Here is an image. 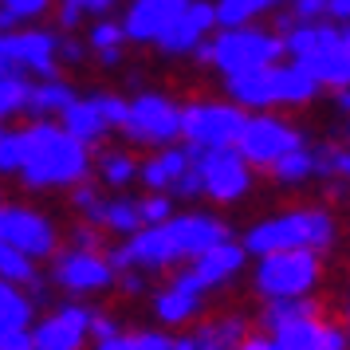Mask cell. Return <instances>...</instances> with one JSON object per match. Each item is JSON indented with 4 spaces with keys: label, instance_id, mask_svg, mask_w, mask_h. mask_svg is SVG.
I'll return each instance as SVG.
<instances>
[{
    "label": "cell",
    "instance_id": "15",
    "mask_svg": "<svg viewBox=\"0 0 350 350\" xmlns=\"http://www.w3.org/2000/svg\"><path fill=\"white\" fill-rule=\"evenodd\" d=\"M0 44L8 51V59L24 75L48 79L55 75V36L44 28H24V32H0Z\"/></svg>",
    "mask_w": 350,
    "mask_h": 350
},
{
    "label": "cell",
    "instance_id": "49",
    "mask_svg": "<svg viewBox=\"0 0 350 350\" xmlns=\"http://www.w3.org/2000/svg\"><path fill=\"white\" fill-rule=\"evenodd\" d=\"M55 24H59V28H64V32H75V28H79L83 24V12L79 8H75V4H59V16H55Z\"/></svg>",
    "mask_w": 350,
    "mask_h": 350
},
{
    "label": "cell",
    "instance_id": "24",
    "mask_svg": "<svg viewBox=\"0 0 350 350\" xmlns=\"http://www.w3.org/2000/svg\"><path fill=\"white\" fill-rule=\"evenodd\" d=\"M268 334L275 338L280 350H319L323 323H319V315H295V319H287V323H275Z\"/></svg>",
    "mask_w": 350,
    "mask_h": 350
},
{
    "label": "cell",
    "instance_id": "6",
    "mask_svg": "<svg viewBox=\"0 0 350 350\" xmlns=\"http://www.w3.org/2000/svg\"><path fill=\"white\" fill-rule=\"evenodd\" d=\"M248 111L237 103H189L181 107V138L189 150H224L237 146Z\"/></svg>",
    "mask_w": 350,
    "mask_h": 350
},
{
    "label": "cell",
    "instance_id": "30",
    "mask_svg": "<svg viewBox=\"0 0 350 350\" xmlns=\"http://www.w3.org/2000/svg\"><path fill=\"white\" fill-rule=\"evenodd\" d=\"M95 350H174V338L165 331H134V334H111Z\"/></svg>",
    "mask_w": 350,
    "mask_h": 350
},
{
    "label": "cell",
    "instance_id": "46",
    "mask_svg": "<svg viewBox=\"0 0 350 350\" xmlns=\"http://www.w3.org/2000/svg\"><path fill=\"white\" fill-rule=\"evenodd\" d=\"M87 334H91L95 342H103V338H111V334H118V323H114L111 315H98V311H91V323H87Z\"/></svg>",
    "mask_w": 350,
    "mask_h": 350
},
{
    "label": "cell",
    "instance_id": "48",
    "mask_svg": "<svg viewBox=\"0 0 350 350\" xmlns=\"http://www.w3.org/2000/svg\"><path fill=\"white\" fill-rule=\"evenodd\" d=\"M319 350H347V331H342V327H331V323H323Z\"/></svg>",
    "mask_w": 350,
    "mask_h": 350
},
{
    "label": "cell",
    "instance_id": "53",
    "mask_svg": "<svg viewBox=\"0 0 350 350\" xmlns=\"http://www.w3.org/2000/svg\"><path fill=\"white\" fill-rule=\"evenodd\" d=\"M142 280L146 275L138 268H126L122 271V291H126V295H138V291H142Z\"/></svg>",
    "mask_w": 350,
    "mask_h": 350
},
{
    "label": "cell",
    "instance_id": "8",
    "mask_svg": "<svg viewBox=\"0 0 350 350\" xmlns=\"http://www.w3.org/2000/svg\"><path fill=\"white\" fill-rule=\"evenodd\" d=\"M189 154H193V170L201 177V193H208L213 201L232 205L252 189V165L240 158L232 146H224V150H189Z\"/></svg>",
    "mask_w": 350,
    "mask_h": 350
},
{
    "label": "cell",
    "instance_id": "40",
    "mask_svg": "<svg viewBox=\"0 0 350 350\" xmlns=\"http://www.w3.org/2000/svg\"><path fill=\"white\" fill-rule=\"evenodd\" d=\"M91 98L98 103V111H103V118L111 122V130L122 126V114H126V103H122V98L118 95H91Z\"/></svg>",
    "mask_w": 350,
    "mask_h": 350
},
{
    "label": "cell",
    "instance_id": "23",
    "mask_svg": "<svg viewBox=\"0 0 350 350\" xmlns=\"http://www.w3.org/2000/svg\"><path fill=\"white\" fill-rule=\"evenodd\" d=\"M319 95V83L295 64H275V107H303Z\"/></svg>",
    "mask_w": 350,
    "mask_h": 350
},
{
    "label": "cell",
    "instance_id": "2",
    "mask_svg": "<svg viewBox=\"0 0 350 350\" xmlns=\"http://www.w3.org/2000/svg\"><path fill=\"white\" fill-rule=\"evenodd\" d=\"M20 134V170L28 189H64V185H79L87 170H91V146L75 142L64 126L51 122H36Z\"/></svg>",
    "mask_w": 350,
    "mask_h": 350
},
{
    "label": "cell",
    "instance_id": "50",
    "mask_svg": "<svg viewBox=\"0 0 350 350\" xmlns=\"http://www.w3.org/2000/svg\"><path fill=\"white\" fill-rule=\"evenodd\" d=\"M67 4H75L83 16H103V12H111L118 0H67Z\"/></svg>",
    "mask_w": 350,
    "mask_h": 350
},
{
    "label": "cell",
    "instance_id": "45",
    "mask_svg": "<svg viewBox=\"0 0 350 350\" xmlns=\"http://www.w3.org/2000/svg\"><path fill=\"white\" fill-rule=\"evenodd\" d=\"M0 350H36L32 334L16 331V327H0Z\"/></svg>",
    "mask_w": 350,
    "mask_h": 350
},
{
    "label": "cell",
    "instance_id": "42",
    "mask_svg": "<svg viewBox=\"0 0 350 350\" xmlns=\"http://www.w3.org/2000/svg\"><path fill=\"white\" fill-rule=\"evenodd\" d=\"M174 350H232V347H221V342H217V338H208L205 331H193V334L174 338Z\"/></svg>",
    "mask_w": 350,
    "mask_h": 350
},
{
    "label": "cell",
    "instance_id": "47",
    "mask_svg": "<svg viewBox=\"0 0 350 350\" xmlns=\"http://www.w3.org/2000/svg\"><path fill=\"white\" fill-rule=\"evenodd\" d=\"M174 193H181V197H197V193H201V177L193 170V158H189V165H185V174L174 181Z\"/></svg>",
    "mask_w": 350,
    "mask_h": 350
},
{
    "label": "cell",
    "instance_id": "37",
    "mask_svg": "<svg viewBox=\"0 0 350 350\" xmlns=\"http://www.w3.org/2000/svg\"><path fill=\"white\" fill-rule=\"evenodd\" d=\"M48 8H51V0H0V12H4V16H12V24L44 16Z\"/></svg>",
    "mask_w": 350,
    "mask_h": 350
},
{
    "label": "cell",
    "instance_id": "11",
    "mask_svg": "<svg viewBox=\"0 0 350 350\" xmlns=\"http://www.w3.org/2000/svg\"><path fill=\"white\" fill-rule=\"evenodd\" d=\"M0 240L12 244L16 252L32 256V260H44V256H55V224L40 213V208L28 205H0Z\"/></svg>",
    "mask_w": 350,
    "mask_h": 350
},
{
    "label": "cell",
    "instance_id": "3",
    "mask_svg": "<svg viewBox=\"0 0 350 350\" xmlns=\"http://www.w3.org/2000/svg\"><path fill=\"white\" fill-rule=\"evenodd\" d=\"M331 244H334V217L327 208H291V213L252 224L240 248L248 256H268V252H284V248L327 252Z\"/></svg>",
    "mask_w": 350,
    "mask_h": 350
},
{
    "label": "cell",
    "instance_id": "19",
    "mask_svg": "<svg viewBox=\"0 0 350 350\" xmlns=\"http://www.w3.org/2000/svg\"><path fill=\"white\" fill-rule=\"evenodd\" d=\"M59 122H64V130L75 138V142H83V146H95V142H103V138L111 134V122L103 118V111H98L95 98H79V95H75L64 107Z\"/></svg>",
    "mask_w": 350,
    "mask_h": 350
},
{
    "label": "cell",
    "instance_id": "44",
    "mask_svg": "<svg viewBox=\"0 0 350 350\" xmlns=\"http://www.w3.org/2000/svg\"><path fill=\"white\" fill-rule=\"evenodd\" d=\"M327 0H291V20H323Z\"/></svg>",
    "mask_w": 350,
    "mask_h": 350
},
{
    "label": "cell",
    "instance_id": "36",
    "mask_svg": "<svg viewBox=\"0 0 350 350\" xmlns=\"http://www.w3.org/2000/svg\"><path fill=\"white\" fill-rule=\"evenodd\" d=\"M138 217H142V224H161L174 217V201L165 197V193H150V197H142L138 201Z\"/></svg>",
    "mask_w": 350,
    "mask_h": 350
},
{
    "label": "cell",
    "instance_id": "25",
    "mask_svg": "<svg viewBox=\"0 0 350 350\" xmlns=\"http://www.w3.org/2000/svg\"><path fill=\"white\" fill-rule=\"evenodd\" d=\"M284 0H217L213 4V16L221 28H244V24H252V20L268 16L271 8H280Z\"/></svg>",
    "mask_w": 350,
    "mask_h": 350
},
{
    "label": "cell",
    "instance_id": "7",
    "mask_svg": "<svg viewBox=\"0 0 350 350\" xmlns=\"http://www.w3.org/2000/svg\"><path fill=\"white\" fill-rule=\"evenodd\" d=\"M122 134H126L130 142L138 146H174V138H181V107L170 103L165 95H154V91H146L138 95L134 103H126V114H122Z\"/></svg>",
    "mask_w": 350,
    "mask_h": 350
},
{
    "label": "cell",
    "instance_id": "38",
    "mask_svg": "<svg viewBox=\"0 0 350 350\" xmlns=\"http://www.w3.org/2000/svg\"><path fill=\"white\" fill-rule=\"evenodd\" d=\"M71 201H75V208L83 213V221H87V224H98V217H103V197H98L91 185H83V181H79Z\"/></svg>",
    "mask_w": 350,
    "mask_h": 350
},
{
    "label": "cell",
    "instance_id": "4",
    "mask_svg": "<svg viewBox=\"0 0 350 350\" xmlns=\"http://www.w3.org/2000/svg\"><path fill=\"white\" fill-rule=\"evenodd\" d=\"M193 55L201 64H217L228 75H240V71H256V67H268L284 55V40L275 32H260L252 24L244 28H224L217 40H201Z\"/></svg>",
    "mask_w": 350,
    "mask_h": 350
},
{
    "label": "cell",
    "instance_id": "13",
    "mask_svg": "<svg viewBox=\"0 0 350 350\" xmlns=\"http://www.w3.org/2000/svg\"><path fill=\"white\" fill-rule=\"evenodd\" d=\"M87 323H91V307L64 303L48 319H40L36 327H28V334H32L36 350H83V342H87Z\"/></svg>",
    "mask_w": 350,
    "mask_h": 350
},
{
    "label": "cell",
    "instance_id": "29",
    "mask_svg": "<svg viewBox=\"0 0 350 350\" xmlns=\"http://www.w3.org/2000/svg\"><path fill=\"white\" fill-rule=\"evenodd\" d=\"M98 228H111L118 237H130L142 228V217H138V201L130 197H114V201H103V217H98Z\"/></svg>",
    "mask_w": 350,
    "mask_h": 350
},
{
    "label": "cell",
    "instance_id": "17",
    "mask_svg": "<svg viewBox=\"0 0 350 350\" xmlns=\"http://www.w3.org/2000/svg\"><path fill=\"white\" fill-rule=\"evenodd\" d=\"M189 0H134L122 16V32L134 44H158V36L181 16Z\"/></svg>",
    "mask_w": 350,
    "mask_h": 350
},
{
    "label": "cell",
    "instance_id": "32",
    "mask_svg": "<svg viewBox=\"0 0 350 350\" xmlns=\"http://www.w3.org/2000/svg\"><path fill=\"white\" fill-rule=\"evenodd\" d=\"M311 161H315V177H331V181L347 177V170H350V154H347V146H338V142L311 146Z\"/></svg>",
    "mask_w": 350,
    "mask_h": 350
},
{
    "label": "cell",
    "instance_id": "41",
    "mask_svg": "<svg viewBox=\"0 0 350 350\" xmlns=\"http://www.w3.org/2000/svg\"><path fill=\"white\" fill-rule=\"evenodd\" d=\"M83 55H87V44L75 40V36H55V59H64V64H83Z\"/></svg>",
    "mask_w": 350,
    "mask_h": 350
},
{
    "label": "cell",
    "instance_id": "54",
    "mask_svg": "<svg viewBox=\"0 0 350 350\" xmlns=\"http://www.w3.org/2000/svg\"><path fill=\"white\" fill-rule=\"evenodd\" d=\"M16 67H12V59H8V51H4V44H0V75H12Z\"/></svg>",
    "mask_w": 350,
    "mask_h": 350
},
{
    "label": "cell",
    "instance_id": "1",
    "mask_svg": "<svg viewBox=\"0 0 350 350\" xmlns=\"http://www.w3.org/2000/svg\"><path fill=\"white\" fill-rule=\"evenodd\" d=\"M228 240V224L217 221L213 213H185V217H170L161 224H142L138 232H130L122 248H111V268L114 271H161L170 264L193 260L205 248Z\"/></svg>",
    "mask_w": 350,
    "mask_h": 350
},
{
    "label": "cell",
    "instance_id": "28",
    "mask_svg": "<svg viewBox=\"0 0 350 350\" xmlns=\"http://www.w3.org/2000/svg\"><path fill=\"white\" fill-rule=\"evenodd\" d=\"M268 170H271V177H275L280 185H303V181L315 177V161H311V150H307V146H295L291 154L271 161Z\"/></svg>",
    "mask_w": 350,
    "mask_h": 350
},
{
    "label": "cell",
    "instance_id": "39",
    "mask_svg": "<svg viewBox=\"0 0 350 350\" xmlns=\"http://www.w3.org/2000/svg\"><path fill=\"white\" fill-rule=\"evenodd\" d=\"M16 170H20V134L0 130V174H16Z\"/></svg>",
    "mask_w": 350,
    "mask_h": 350
},
{
    "label": "cell",
    "instance_id": "31",
    "mask_svg": "<svg viewBox=\"0 0 350 350\" xmlns=\"http://www.w3.org/2000/svg\"><path fill=\"white\" fill-rule=\"evenodd\" d=\"M28 91H32V79L24 71H12V75H0V122L12 118L28 107Z\"/></svg>",
    "mask_w": 350,
    "mask_h": 350
},
{
    "label": "cell",
    "instance_id": "9",
    "mask_svg": "<svg viewBox=\"0 0 350 350\" xmlns=\"http://www.w3.org/2000/svg\"><path fill=\"white\" fill-rule=\"evenodd\" d=\"M295 146H303V134L291 126V122L275 118V114H248L232 150H237L248 165H264V170H268L271 161L291 154Z\"/></svg>",
    "mask_w": 350,
    "mask_h": 350
},
{
    "label": "cell",
    "instance_id": "14",
    "mask_svg": "<svg viewBox=\"0 0 350 350\" xmlns=\"http://www.w3.org/2000/svg\"><path fill=\"white\" fill-rule=\"evenodd\" d=\"M291 64L303 67L319 87H334V91L347 87V79H350V36H347V28L331 24L327 40L315 51H307L303 59H291Z\"/></svg>",
    "mask_w": 350,
    "mask_h": 350
},
{
    "label": "cell",
    "instance_id": "21",
    "mask_svg": "<svg viewBox=\"0 0 350 350\" xmlns=\"http://www.w3.org/2000/svg\"><path fill=\"white\" fill-rule=\"evenodd\" d=\"M197 311H201V295L181 284L161 287L158 295H154V315L165 327H185L189 319H197Z\"/></svg>",
    "mask_w": 350,
    "mask_h": 350
},
{
    "label": "cell",
    "instance_id": "34",
    "mask_svg": "<svg viewBox=\"0 0 350 350\" xmlns=\"http://www.w3.org/2000/svg\"><path fill=\"white\" fill-rule=\"evenodd\" d=\"M98 174H103V181H107V185H114V189H126L130 181L138 177V161L130 158V154L111 150V154H103V161H98Z\"/></svg>",
    "mask_w": 350,
    "mask_h": 350
},
{
    "label": "cell",
    "instance_id": "33",
    "mask_svg": "<svg viewBox=\"0 0 350 350\" xmlns=\"http://www.w3.org/2000/svg\"><path fill=\"white\" fill-rule=\"evenodd\" d=\"M0 280H8V284H16V287H28L36 280V260L0 240Z\"/></svg>",
    "mask_w": 350,
    "mask_h": 350
},
{
    "label": "cell",
    "instance_id": "20",
    "mask_svg": "<svg viewBox=\"0 0 350 350\" xmlns=\"http://www.w3.org/2000/svg\"><path fill=\"white\" fill-rule=\"evenodd\" d=\"M189 146L181 150V146H161V154H154L150 161L138 165V177H142V185L150 193H165L174 189V181L185 174V165H189Z\"/></svg>",
    "mask_w": 350,
    "mask_h": 350
},
{
    "label": "cell",
    "instance_id": "5",
    "mask_svg": "<svg viewBox=\"0 0 350 350\" xmlns=\"http://www.w3.org/2000/svg\"><path fill=\"white\" fill-rule=\"evenodd\" d=\"M323 275V260L311 248H284L268 252L256 264V291L264 299H299L311 295Z\"/></svg>",
    "mask_w": 350,
    "mask_h": 350
},
{
    "label": "cell",
    "instance_id": "26",
    "mask_svg": "<svg viewBox=\"0 0 350 350\" xmlns=\"http://www.w3.org/2000/svg\"><path fill=\"white\" fill-rule=\"evenodd\" d=\"M32 315H36L32 299H28V295H24L16 284L0 280V327H16V331H28V327H32Z\"/></svg>",
    "mask_w": 350,
    "mask_h": 350
},
{
    "label": "cell",
    "instance_id": "27",
    "mask_svg": "<svg viewBox=\"0 0 350 350\" xmlns=\"http://www.w3.org/2000/svg\"><path fill=\"white\" fill-rule=\"evenodd\" d=\"M122 44H126V32L118 20H98L91 28V40H87V51H98V59L107 67H114L122 59Z\"/></svg>",
    "mask_w": 350,
    "mask_h": 350
},
{
    "label": "cell",
    "instance_id": "22",
    "mask_svg": "<svg viewBox=\"0 0 350 350\" xmlns=\"http://www.w3.org/2000/svg\"><path fill=\"white\" fill-rule=\"evenodd\" d=\"M75 98V87L64 79H55V75H48V79L32 83V91H28V107L24 111L32 114V118H55V114H64V107Z\"/></svg>",
    "mask_w": 350,
    "mask_h": 350
},
{
    "label": "cell",
    "instance_id": "35",
    "mask_svg": "<svg viewBox=\"0 0 350 350\" xmlns=\"http://www.w3.org/2000/svg\"><path fill=\"white\" fill-rule=\"evenodd\" d=\"M201 331H205L208 338H217L221 347H232V350H237V342L248 334V323H244L240 315H224V319H213V323H205Z\"/></svg>",
    "mask_w": 350,
    "mask_h": 350
},
{
    "label": "cell",
    "instance_id": "10",
    "mask_svg": "<svg viewBox=\"0 0 350 350\" xmlns=\"http://www.w3.org/2000/svg\"><path fill=\"white\" fill-rule=\"evenodd\" d=\"M118 280L111 260L103 252H87V248H71V252L51 256V284L71 291V295H95Z\"/></svg>",
    "mask_w": 350,
    "mask_h": 350
},
{
    "label": "cell",
    "instance_id": "12",
    "mask_svg": "<svg viewBox=\"0 0 350 350\" xmlns=\"http://www.w3.org/2000/svg\"><path fill=\"white\" fill-rule=\"evenodd\" d=\"M244 260H248V252H244L237 240L228 237V240H221V244L205 248L201 256H193L189 268L174 275V284L189 287V291H197V295H205L208 287L228 284V280H232V275L244 268Z\"/></svg>",
    "mask_w": 350,
    "mask_h": 350
},
{
    "label": "cell",
    "instance_id": "43",
    "mask_svg": "<svg viewBox=\"0 0 350 350\" xmlns=\"http://www.w3.org/2000/svg\"><path fill=\"white\" fill-rule=\"evenodd\" d=\"M71 244H75V248H87V252H98V248H103V237H98V224H87V221H83L79 228L71 232Z\"/></svg>",
    "mask_w": 350,
    "mask_h": 350
},
{
    "label": "cell",
    "instance_id": "51",
    "mask_svg": "<svg viewBox=\"0 0 350 350\" xmlns=\"http://www.w3.org/2000/svg\"><path fill=\"white\" fill-rule=\"evenodd\" d=\"M237 350H280V347H275V338L264 331V334H244L237 342Z\"/></svg>",
    "mask_w": 350,
    "mask_h": 350
},
{
    "label": "cell",
    "instance_id": "52",
    "mask_svg": "<svg viewBox=\"0 0 350 350\" xmlns=\"http://www.w3.org/2000/svg\"><path fill=\"white\" fill-rule=\"evenodd\" d=\"M327 16H331V24H347L350 0H327Z\"/></svg>",
    "mask_w": 350,
    "mask_h": 350
},
{
    "label": "cell",
    "instance_id": "18",
    "mask_svg": "<svg viewBox=\"0 0 350 350\" xmlns=\"http://www.w3.org/2000/svg\"><path fill=\"white\" fill-rule=\"evenodd\" d=\"M228 95H232L237 107H248V111H268V107H275V64L228 75Z\"/></svg>",
    "mask_w": 350,
    "mask_h": 350
},
{
    "label": "cell",
    "instance_id": "16",
    "mask_svg": "<svg viewBox=\"0 0 350 350\" xmlns=\"http://www.w3.org/2000/svg\"><path fill=\"white\" fill-rule=\"evenodd\" d=\"M217 28V16H213V4L208 0H189L185 8H181V16L158 36V48L165 55H189L201 40H208Z\"/></svg>",
    "mask_w": 350,
    "mask_h": 350
}]
</instances>
